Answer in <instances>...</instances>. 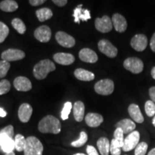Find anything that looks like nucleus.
Returning <instances> with one entry per match:
<instances>
[{"label": "nucleus", "mask_w": 155, "mask_h": 155, "mask_svg": "<svg viewBox=\"0 0 155 155\" xmlns=\"http://www.w3.org/2000/svg\"><path fill=\"white\" fill-rule=\"evenodd\" d=\"M11 88V84L7 79H3L0 81V96L7 94Z\"/></svg>", "instance_id": "36"}, {"label": "nucleus", "mask_w": 155, "mask_h": 155, "mask_svg": "<svg viewBox=\"0 0 155 155\" xmlns=\"http://www.w3.org/2000/svg\"><path fill=\"white\" fill-rule=\"evenodd\" d=\"M112 23L115 30L119 32H124L127 29V22L125 17L121 15L114 14L112 17Z\"/></svg>", "instance_id": "18"}, {"label": "nucleus", "mask_w": 155, "mask_h": 155, "mask_svg": "<svg viewBox=\"0 0 155 155\" xmlns=\"http://www.w3.org/2000/svg\"><path fill=\"white\" fill-rule=\"evenodd\" d=\"M148 149V144L144 141L139 143L137 147L135 148V155H145Z\"/></svg>", "instance_id": "37"}, {"label": "nucleus", "mask_w": 155, "mask_h": 155, "mask_svg": "<svg viewBox=\"0 0 155 155\" xmlns=\"http://www.w3.org/2000/svg\"><path fill=\"white\" fill-rule=\"evenodd\" d=\"M98 47L101 53L108 58H114L116 57L118 54L117 48L108 40H101L98 43Z\"/></svg>", "instance_id": "6"}, {"label": "nucleus", "mask_w": 155, "mask_h": 155, "mask_svg": "<svg viewBox=\"0 0 155 155\" xmlns=\"http://www.w3.org/2000/svg\"><path fill=\"white\" fill-rule=\"evenodd\" d=\"M86 124L90 127L96 128L99 127L104 121V118L99 114L88 113L85 117Z\"/></svg>", "instance_id": "20"}, {"label": "nucleus", "mask_w": 155, "mask_h": 155, "mask_svg": "<svg viewBox=\"0 0 155 155\" xmlns=\"http://www.w3.org/2000/svg\"><path fill=\"white\" fill-rule=\"evenodd\" d=\"M139 139H140V134H139V131H132L126 137V139H124L122 150L124 152H129V151L134 150L139 144Z\"/></svg>", "instance_id": "7"}, {"label": "nucleus", "mask_w": 155, "mask_h": 155, "mask_svg": "<svg viewBox=\"0 0 155 155\" xmlns=\"http://www.w3.org/2000/svg\"><path fill=\"white\" fill-rule=\"evenodd\" d=\"M128 112H129V116H131V119L137 122V123L141 124L144 122V116H143L142 114H141V110L138 105L134 104L129 105V108H128Z\"/></svg>", "instance_id": "21"}, {"label": "nucleus", "mask_w": 155, "mask_h": 155, "mask_svg": "<svg viewBox=\"0 0 155 155\" xmlns=\"http://www.w3.org/2000/svg\"><path fill=\"white\" fill-rule=\"evenodd\" d=\"M72 104L71 102L68 101L64 104V106L62 109L61 111V119L64 120H66L68 119V116L69 114H71V108H72Z\"/></svg>", "instance_id": "33"}, {"label": "nucleus", "mask_w": 155, "mask_h": 155, "mask_svg": "<svg viewBox=\"0 0 155 155\" xmlns=\"http://www.w3.org/2000/svg\"><path fill=\"white\" fill-rule=\"evenodd\" d=\"M94 90L97 94L102 96H108L114 92V83L111 79H103L98 81L94 86Z\"/></svg>", "instance_id": "4"}, {"label": "nucleus", "mask_w": 155, "mask_h": 155, "mask_svg": "<svg viewBox=\"0 0 155 155\" xmlns=\"http://www.w3.org/2000/svg\"><path fill=\"white\" fill-rule=\"evenodd\" d=\"M122 147L119 142L113 139L110 144V153L111 155H121Z\"/></svg>", "instance_id": "30"}, {"label": "nucleus", "mask_w": 155, "mask_h": 155, "mask_svg": "<svg viewBox=\"0 0 155 155\" xmlns=\"http://www.w3.org/2000/svg\"><path fill=\"white\" fill-rule=\"evenodd\" d=\"M86 152L88 155H99L98 152H97V150H96V148L94 147L91 146V145L87 146Z\"/></svg>", "instance_id": "40"}, {"label": "nucleus", "mask_w": 155, "mask_h": 155, "mask_svg": "<svg viewBox=\"0 0 155 155\" xmlns=\"http://www.w3.org/2000/svg\"><path fill=\"white\" fill-rule=\"evenodd\" d=\"M79 58L86 63H95L98 61V55L90 48H83L79 52Z\"/></svg>", "instance_id": "16"}, {"label": "nucleus", "mask_w": 155, "mask_h": 155, "mask_svg": "<svg viewBox=\"0 0 155 155\" xmlns=\"http://www.w3.org/2000/svg\"><path fill=\"white\" fill-rule=\"evenodd\" d=\"M0 131H2V132L7 134L9 137H10L11 138L13 139V137H14L15 134H14V127H13V126L12 125L7 126V127L2 129Z\"/></svg>", "instance_id": "39"}, {"label": "nucleus", "mask_w": 155, "mask_h": 155, "mask_svg": "<svg viewBox=\"0 0 155 155\" xmlns=\"http://www.w3.org/2000/svg\"><path fill=\"white\" fill-rule=\"evenodd\" d=\"M53 59L56 63L63 65H69L74 63L75 57L71 53H58L53 55Z\"/></svg>", "instance_id": "19"}, {"label": "nucleus", "mask_w": 155, "mask_h": 155, "mask_svg": "<svg viewBox=\"0 0 155 155\" xmlns=\"http://www.w3.org/2000/svg\"><path fill=\"white\" fill-rule=\"evenodd\" d=\"M88 141V135L85 131H81L80 133V138L78 140L73 141L71 143V146L74 147H81L84 145Z\"/></svg>", "instance_id": "31"}, {"label": "nucleus", "mask_w": 155, "mask_h": 155, "mask_svg": "<svg viewBox=\"0 0 155 155\" xmlns=\"http://www.w3.org/2000/svg\"><path fill=\"white\" fill-rule=\"evenodd\" d=\"M147 155H155V148L152 149V150L148 153V154Z\"/></svg>", "instance_id": "47"}, {"label": "nucleus", "mask_w": 155, "mask_h": 155, "mask_svg": "<svg viewBox=\"0 0 155 155\" xmlns=\"http://www.w3.org/2000/svg\"><path fill=\"white\" fill-rule=\"evenodd\" d=\"M53 13L52 10L49 8H44L39 9L36 11V16L38 17V20L40 22H45V21L50 19L53 17Z\"/></svg>", "instance_id": "27"}, {"label": "nucleus", "mask_w": 155, "mask_h": 155, "mask_svg": "<svg viewBox=\"0 0 155 155\" xmlns=\"http://www.w3.org/2000/svg\"><path fill=\"white\" fill-rule=\"evenodd\" d=\"M124 134L123 131H122L121 129H119V128H116V129L115 130V131H114V139H115L119 143L121 147H123L124 141Z\"/></svg>", "instance_id": "38"}, {"label": "nucleus", "mask_w": 155, "mask_h": 155, "mask_svg": "<svg viewBox=\"0 0 155 155\" xmlns=\"http://www.w3.org/2000/svg\"><path fill=\"white\" fill-rule=\"evenodd\" d=\"M5 155H15V154L14 152H9V153H6Z\"/></svg>", "instance_id": "48"}, {"label": "nucleus", "mask_w": 155, "mask_h": 155, "mask_svg": "<svg viewBox=\"0 0 155 155\" xmlns=\"http://www.w3.org/2000/svg\"><path fill=\"white\" fill-rule=\"evenodd\" d=\"M144 109L149 117H152L155 114V104L152 101H147L145 103Z\"/></svg>", "instance_id": "32"}, {"label": "nucleus", "mask_w": 155, "mask_h": 155, "mask_svg": "<svg viewBox=\"0 0 155 155\" xmlns=\"http://www.w3.org/2000/svg\"><path fill=\"white\" fill-rule=\"evenodd\" d=\"M7 112H6L2 108H0V117H5V116H7Z\"/></svg>", "instance_id": "45"}, {"label": "nucleus", "mask_w": 155, "mask_h": 155, "mask_svg": "<svg viewBox=\"0 0 155 155\" xmlns=\"http://www.w3.org/2000/svg\"><path fill=\"white\" fill-rule=\"evenodd\" d=\"M73 155H86L85 154H83V153H76V154H73Z\"/></svg>", "instance_id": "50"}, {"label": "nucleus", "mask_w": 155, "mask_h": 155, "mask_svg": "<svg viewBox=\"0 0 155 155\" xmlns=\"http://www.w3.org/2000/svg\"><path fill=\"white\" fill-rule=\"evenodd\" d=\"M25 57V53L22 50L18 49H7L5 50L1 55V58L3 61L11 62L20 61Z\"/></svg>", "instance_id": "9"}, {"label": "nucleus", "mask_w": 155, "mask_h": 155, "mask_svg": "<svg viewBox=\"0 0 155 155\" xmlns=\"http://www.w3.org/2000/svg\"><path fill=\"white\" fill-rule=\"evenodd\" d=\"M26 139L25 138L24 136L22 134H17L15 137V150L17 152H24L25 147H26Z\"/></svg>", "instance_id": "28"}, {"label": "nucleus", "mask_w": 155, "mask_h": 155, "mask_svg": "<svg viewBox=\"0 0 155 155\" xmlns=\"http://www.w3.org/2000/svg\"><path fill=\"white\" fill-rule=\"evenodd\" d=\"M149 94H150L151 100L154 103H155V86L150 88V91H149Z\"/></svg>", "instance_id": "43"}, {"label": "nucleus", "mask_w": 155, "mask_h": 155, "mask_svg": "<svg viewBox=\"0 0 155 155\" xmlns=\"http://www.w3.org/2000/svg\"><path fill=\"white\" fill-rule=\"evenodd\" d=\"M53 2L58 7H64L67 5V0H53Z\"/></svg>", "instance_id": "42"}, {"label": "nucleus", "mask_w": 155, "mask_h": 155, "mask_svg": "<svg viewBox=\"0 0 155 155\" xmlns=\"http://www.w3.org/2000/svg\"><path fill=\"white\" fill-rule=\"evenodd\" d=\"M38 130L43 134H58L61 131V124L59 119L52 115L45 116L38 124Z\"/></svg>", "instance_id": "1"}, {"label": "nucleus", "mask_w": 155, "mask_h": 155, "mask_svg": "<svg viewBox=\"0 0 155 155\" xmlns=\"http://www.w3.org/2000/svg\"><path fill=\"white\" fill-rule=\"evenodd\" d=\"M124 67L126 70L130 71L134 74H138L143 71L144 63L142 61L138 58H128L124 62Z\"/></svg>", "instance_id": "5"}, {"label": "nucleus", "mask_w": 155, "mask_h": 155, "mask_svg": "<svg viewBox=\"0 0 155 155\" xmlns=\"http://www.w3.org/2000/svg\"><path fill=\"white\" fill-rule=\"evenodd\" d=\"M10 63L5 61H0V78H5L10 68Z\"/></svg>", "instance_id": "34"}, {"label": "nucleus", "mask_w": 155, "mask_h": 155, "mask_svg": "<svg viewBox=\"0 0 155 155\" xmlns=\"http://www.w3.org/2000/svg\"><path fill=\"white\" fill-rule=\"evenodd\" d=\"M116 127L121 129L123 131L124 134H129L134 131L136 124L134 122L131 121V120L124 119L117 122L116 124Z\"/></svg>", "instance_id": "22"}, {"label": "nucleus", "mask_w": 155, "mask_h": 155, "mask_svg": "<svg viewBox=\"0 0 155 155\" xmlns=\"http://www.w3.org/2000/svg\"><path fill=\"white\" fill-rule=\"evenodd\" d=\"M52 32L47 25H42L35 30L34 36L38 41L41 42H48L51 38Z\"/></svg>", "instance_id": "12"}, {"label": "nucleus", "mask_w": 155, "mask_h": 155, "mask_svg": "<svg viewBox=\"0 0 155 155\" xmlns=\"http://www.w3.org/2000/svg\"><path fill=\"white\" fill-rule=\"evenodd\" d=\"M151 75H152V77L155 80V66L152 68V71H151Z\"/></svg>", "instance_id": "46"}, {"label": "nucleus", "mask_w": 155, "mask_h": 155, "mask_svg": "<svg viewBox=\"0 0 155 155\" xmlns=\"http://www.w3.org/2000/svg\"><path fill=\"white\" fill-rule=\"evenodd\" d=\"M45 2V0H30V1H29V3H30L32 6L36 7V6L42 5V4H44Z\"/></svg>", "instance_id": "41"}, {"label": "nucleus", "mask_w": 155, "mask_h": 155, "mask_svg": "<svg viewBox=\"0 0 155 155\" xmlns=\"http://www.w3.org/2000/svg\"><path fill=\"white\" fill-rule=\"evenodd\" d=\"M73 111L75 121L78 122L82 121L83 118H84L85 114L84 104L82 101H81L75 102L74 105H73Z\"/></svg>", "instance_id": "23"}, {"label": "nucleus", "mask_w": 155, "mask_h": 155, "mask_svg": "<svg viewBox=\"0 0 155 155\" xmlns=\"http://www.w3.org/2000/svg\"><path fill=\"white\" fill-rule=\"evenodd\" d=\"M75 78L82 81H91L95 78V75L91 71L83 68H78L75 71Z\"/></svg>", "instance_id": "24"}, {"label": "nucleus", "mask_w": 155, "mask_h": 155, "mask_svg": "<svg viewBox=\"0 0 155 155\" xmlns=\"http://www.w3.org/2000/svg\"><path fill=\"white\" fill-rule=\"evenodd\" d=\"M148 40L146 35L143 34H137L134 35L131 40V46L133 49L138 52L144 51L146 49Z\"/></svg>", "instance_id": "11"}, {"label": "nucleus", "mask_w": 155, "mask_h": 155, "mask_svg": "<svg viewBox=\"0 0 155 155\" xmlns=\"http://www.w3.org/2000/svg\"><path fill=\"white\" fill-rule=\"evenodd\" d=\"M55 69L56 67L55 64L50 60H42L35 65L33 68V74L36 79L42 80L47 77L48 73L55 71Z\"/></svg>", "instance_id": "2"}, {"label": "nucleus", "mask_w": 155, "mask_h": 155, "mask_svg": "<svg viewBox=\"0 0 155 155\" xmlns=\"http://www.w3.org/2000/svg\"><path fill=\"white\" fill-rule=\"evenodd\" d=\"M150 47L153 52H155V32L153 34V35L150 40Z\"/></svg>", "instance_id": "44"}, {"label": "nucleus", "mask_w": 155, "mask_h": 155, "mask_svg": "<svg viewBox=\"0 0 155 155\" xmlns=\"http://www.w3.org/2000/svg\"><path fill=\"white\" fill-rule=\"evenodd\" d=\"M55 39L58 43L64 48H73L75 45L74 38L63 31H59L56 33Z\"/></svg>", "instance_id": "10"}, {"label": "nucleus", "mask_w": 155, "mask_h": 155, "mask_svg": "<svg viewBox=\"0 0 155 155\" xmlns=\"http://www.w3.org/2000/svg\"><path fill=\"white\" fill-rule=\"evenodd\" d=\"M110 141L106 137H101L97 141V147H98L99 152L101 155H108L110 153Z\"/></svg>", "instance_id": "25"}, {"label": "nucleus", "mask_w": 155, "mask_h": 155, "mask_svg": "<svg viewBox=\"0 0 155 155\" xmlns=\"http://www.w3.org/2000/svg\"><path fill=\"white\" fill-rule=\"evenodd\" d=\"M12 25L16 30L18 33L22 35L24 34L26 31V26L23 21L19 18H15L12 21Z\"/></svg>", "instance_id": "29"}, {"label": "nucleus", "mask_w": 155, "mask_h": 155, "mask_svg": "<svg viewBox=\"0 0 155 155\" xmlns=\"http://www.w3.org/2000/svg\"><path fill=\"white\" fill-rule=\"evenodd\" d=\"M73 16L74 17V22L75 23L80 24V21L82 20L83 22H86L89 19L91 18L90 14V11L86 9L82 8V5H78L73 11Z\"/></svg>", "instance_id": "15"}, {"label": "nucleus", "mask_w": 155, "mask_h": 155, "mask_svg": "<svg viewBox=\"0 0 155 155\" xmlns=\"http://www.w3.org/2000/svg\"><path fill=\"white\" fill-rule=\"evenodd\" d=\"M9 32L8 27L5 23L0 22V43L3 42L7 38Z\"/></svg>", "instance_id": "35"}, {"label": "nucleus", "mask_w": 155, "mask_h": 155, "mask_svg": "<svg viewBox=\"0 0 155 155\" xmlns=\"http://www.w3.org/2000/svg\"><path fill=\"white\" fill-rule=\"evenodd\" d=\"M32 114V108L29 104L25 103L19 106L18 110V117L22 123H27L30 121Z\"/></svg>", "instance_id": "17"}, {"label": "nucleus", "mask_w": 155, "mask_h": 155, "mask_svg": "<svg viewBox=\"0 0 155 155\" xmlns=\"http://www.w3.org/2000/svg\"><path fill=\"white\" fill-rule=\"evenodd\" d=\"M26 141L24 155H42L43 145L37 137L31 136L26 139Z\"/></svg>", "instance_id": "3"}, {"label": "nucleus", "mask_w": 155, "mask_h": 155, "mask_svg": "<svg viewBox=\"0 0 155 155\" xmlns=\"http://www.w3.org/2000/svg\"><path fill=\"white\" fill-rule=\"evenodd\" d=\"M95 28L102 33L110 32L113 28L112 20L107 15H104L101 18H96L95 20Z\"/></svg>", "instance_id": "8"}, {"label": "nucleus", "mask_w": 155, "mask_h": 155, "mask_svg": "<svg viewBox=\"0 0 155 155\" xmlns=\"http://www.w3.org/2000/svg\"><path fill=\"white\" fill-rule=\"evenodd\" d=\"M152 124L154 127H155V116H154V118H153V120H152Z\"/></svg>", "instance_id": "49"}, {"label": "nucleus", "mask_w": 155, "mask_h": 155, "mask_svg": "<svg viewBox=\"0 0 155 155\" xmlns=\"http://www.w3.org/2000/svg\"><path fill=\"white\" fill-rule=\"evenodd\" d=\"M0 146L5 153L13 152L15 149V139L11 138L6 134L0 131Z\"/></svg>", "instance_id": "13"}, {"label": "nucleus", "mask_w": 155, "mask_h": 155, "mask_svg": "<svg viewBox=\"0 0 155 155\" xmlns=\"http://www.w3.org/2000/svg\"><path fill=\"white\" fill-rule=\"evenodd\" d=\"M14 86L18 91L26 92L32 89V83L28 78L24 76L17 77L14 80Z\"/></svg>", "instance_id": "14"}, {"label": "nucleus", "mask_w": 155, "mask_h": 155, "mask_svg": "<svg viewBox=\"0 0 155 155\" xmlns=\"http://www.w3.org/2000/svg\"><path fill=\"white\" fill-rule=\"evenodd\" d=\"M18 9V4L14 0H4L0 2V9L5 12H12Z\"/></svg>", "instance_id": "26"}]
</instances>
